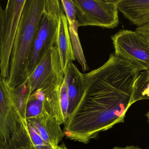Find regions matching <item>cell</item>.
<instances>
[{
  "label": "cell",
  "instance_id": "9",
  "mask_svg": "<svg viewBox=\"0 0 149 149\" xmlns=\"http://www.w3.org/2000/svg\"><path fill=\"white\" fill-rule=\"evenodd\" d=\"M35 129L40 137L56 149L65 136L61 124L56 118L44 114L38 117L26 120Z\"/></svg>",
  "mask_w": 149,
  "mask_h": 149
},
{
  "label": "cell",
  "instance_id": "11",
  "mask_svg": "<svg viewBox=\"0 0 149 149\" xmlns=\"http://www.w3.org/2000/svg\"><path fill=\"white\" fill-rule=\"evenodd\" d=\"M57 46L59 52L62 70L66 72L70 62L75 60L71 40L69 32V24L64 12L59 17L57 36Z\"/></svg>",
  "mask_w": 149,
  "mask_h": 149
},
{
  "label": "cell",
  "instance_id": "16",
  "mask_svg": "<svg viewBox=\"0 0 149 149\" xmlns=\"http://www.w3.org/2000/svg\"><path fill=\"white\" fill-rule=\"evenodd\" d=\"M78 28L79 26L77 22L73 25H69V32L74 57L81 66L82 71L85 72L88 70V67L79 38Z\"/></svg>",
  "mask_w": 149,
  "mask_h": 149
},
{
  "label": "cell",
  "instance_id": "22",
  "mask_svg": "<svg viewBox=\"0 0 149 149\" xmlns=\"http://www.w3.org/2000/svg\"><path fill=\"white\" fill-rule=\"evenodd\" d=\"M112 149H142L139 147H136V146H127L124 148H122V147H116L115 148H113Z\"/></svg>",
  "mask_w": 149,
  "mask_h": 149
},
{
  "label": "cell",
  "instance_id": "3",
  "mask_svg": "<svg viewBox=\"0 0 149 149\" xmlns=\"http://www.w3.org/2000/svg\"><path fill=\"white\" fill-rule=\"evenodd\" d=\"M31 147L27 123L20 114L7 79L0 76V149Z\"/></svg>",
  "mask_w": 149,
  "mask_h": 149
},
{
  "label": "cell",
  "instance_id": "4",
  "mask_svg": "<svg viewBox=\"0 0 149 149\" xmlns=\"http://www.w3.org/2000/svg\"><path fill=\"white\" fill-rule=\"evenodd\" d=\"M63 12L61 1L45 0L43 12L29 67V77L47 51L57 43L59 17Z\"/></svg>",
  "mask_w": 149,
  "mask_h": 149
},
{
  "label": "cell",
  "instance_id": "2",
  "mask_svg": "<svg viewBox=\"0 0 149 149\" xmlns=\"http://www.w3.org/2000/svg\"><path fill=\"white\" fill-rule=\"evenodd\" d=\"M45 0H26L10 59L8 84L16 87L29 77L34 43L43 12Z\"/></svg>",
  "mask_w": 149,
  "mask_h": 149
},
{
  "label": "cell",
  "instance_id": "14",
  "mask_svg": "<svg viewBox=\"0 0 149 149\" xmlns=\"http://www.w3.org/2000/svg\"><path fill=\"white\" fill-rule=\"evenodd\" d=\"M44 92L41 89H38L31 94L26 108V120L47 114L45 111L44 107Z\"/></svg>",
  "mask_w": 149,
  "mask_h": 149
},
{
  "label": "cell",
  "instance_id": "12",
  "mask_svg": "<svg viewBox=\"0 0 149 149\" xmlns=\"http://www.w3.org/2000/svg\"><path fill=\"white\" fill-rule=\"evenodd\" d=\"M117 5L118 11L137 27L149 19V0H117Z\"/></svg>",
  "mask_w": 149,
  "mask_h": 149
},
{
  "label": "cell",
  "instance_id": "25",
  "mask_svg": "<svg viewBox=\"0 0 149 149\" xmlns=\"http://www.w3.org/2000/svg\"><path fill=\"white\" fill-rule=\"evenodd\" d=\"M21 149H31V147H24V148H22Z\"/></svg>",
  "mask_w": 149,
  "mask_h": 149
},
{
  "label": "cell",
  "instance_id": "5",
  "mask_svg": "<svg viewBox=\"0 0 149 149\" xmlns=\"http://www.w3.org/2000/svg\"><path fill=\"white\" fill-rule=\"evenodd\" d=\"M78 26H95L113 29L119 23L116 1L72 0Z\"/></svg>",
  "mask_w": 149,
  "mask_h": 149
},
{
  "label": "cell",
  "instance_id": "6",
  "mask_svg": "<svg viewBox=\"0 0 149 149\" xmlns=\"http://www.w3.org/2000/svg\"><path fill=\"white\" fill-rule=\"evenodd\" d=\"M31 93L42 89L61 90L64 80L57 43L45 54L28 78Z\"/></svg>",
  "mask_w": 149,
  "mask_h": 149
},
{
  "label": "cell",
  "instance_id": "21",
  "mask_svg": "<svg viewBox=\"0 0 149 149\" xmlns=\"http://www.w3.org/2000/svg\"><path fill=\"white\" fill-rule=\"evenodd\" d=\"M3 10L0 3V59L1 55V36L2 30L3 19Z\"/></svg>",
  "mask_w": 149,
  "mask_h": 149
},
{
  "label": "cell",
  "instance_id": "10",
  "mask_svg": "<svg viewBox=\"0 0 149 149\" xmlns=\"http://www.w3.org/2000/svg\"><path fill=\"white\" fill-rule=\"evenodd\" d=\"M64 80L68 87L69 116L76 108L82 98L85 91V84L83 74L72 62H70L67 66Z\"/></svg>",
  "mask_w": 149,
  "mask_h": 149
},
{
  "label": "cell",
  "instance_id": "23",
  "mask_svg": "<svg viewBox=\"0 0 149 149\" xmlns=\"http://www.w3.org/2000/svg\"><path fill=\"white\" fill-rule=\"evenodd\" d=\"M56 149H68L67 148V147L65 146V145L63 143V144H61L60 146H58L57 148Z\"/></svg>",
  "mask_w": 149,
  "mask_h": 149
},
{
  "label": "cell",
  "instance_id": "24",
  "mask_svg": "<svg viewBox=\"0 0 149 149\" xmlns=\"http://www.w3.org/2000/svg\"><path fill=\"white\" fill-rule=\"evenodd\" d=\"M146 116H147V118H148V122L149 125V111L146 114Z\"/></svg>",
  "mask_w": 149,
  "mask_h": 149
},
{
  "label": "cell",
  "instance_id": "19",
  "mask_svg": "<svg viewBox=\"0 0 149 149\" xmlns=\"http://www.w3.org/2000/svg\"><path fill=\"white\" fill-rule=\"evenodd\" d=\"M61 2L69 25H73L77 21L76 8L72 0H61Z\"/></svg>",
  "mask_w": 149,
  "mask_h": 149
},
{
  "label": "cell",
  "instance_id": "8",
  "mask_svg": "<svg viewBox=\"0 0 149 149\" xmlns=\"http://www.w3.org/2000/svg\"><path fill=\"white\" fill-rule=\"evenodd\" d=\"M26 1L9 0L3 10L0 76L6 79L9 77L10 54Z\"/></svg>",
  "mask_w": 149,
  "mask_h": 149
},
{
  "label": "cell",
  "instance_id": "7",
  "mask_svg": "<svg viewBox=\"0 0 149 149\" xmlns=\"http://www.w3.org/2000/svg\"><path fill=\"white\" fill-rule=\"evenodd\" d=\"M114 54L141 71L149 69V42L137 31L122 29L111 37Z\"/></svg>",
  "mask_w": 149,
  "mask_h": 149
},
{
  "label": "cell",
  "instance_id": "20",
  "mask_svg": "<svg viewBox=\"0 0 149 149\" xmlns=\"http://www.w3.org/2000/svg\"><path fill=\"white\" fill-rule=\"evenodd\" d=\"M135 31L149 42V22L137 27Z\"/></svg>",
  "mask_w": 149,
  "mask_h": 149
},
{
  "label": "cell",
  "instance_id": "1",
  "mask_svg": "<svg viewBox=\"0 0 149 149\" xmlns=\"http://www.w3.org/2000/svg\"><path fill=\"white\" fill-rule=\"evenodd\" d=\"M141 71L131 62L112 53L103 65L83 74L84 94L64 124L65 136L87 143L99 133L124 122Z\"/></svg>",
  "mask_w": 149,
  "mask_h": 149
},
{
  "label": "cell",
  "instance_id": "17",
  "mask_svg": "<svg viewBox=\"0 0 149 149\" xmlns=\"http://www.w3.org/2000/svg\"><path fill=\"white\" fill-rule=\"evenodd\" d=\"M31 143V149H56L45 141L31 125L26 122Z\"/></svg>",
  "mask_w": 149,
  "mask_h": 149
},
{
  "label": "cell",
  "instance_id": "18",
  "mask_svg": "<svg viewBox=\"0 0 149 149\" xmlns=\"http://www.w3.org/2000/svg\"><path fill=\"white\" fill-rule=\"evenodd\" d=\"M60 103L62 110L63 118L65 123L68 117V109L69 106V99L68 95V87L65 80L63 82L61 87L60 93Z\"/></svg>",
  "mask_w": 149,
  "mask_h": 149
},
{
  "label": "cell",
  "instance_id": "15",
  "mask_svg": "<svg viewBox=\"0 0 149 149\" xmlns=\"http://www.w3.org/2000/svg\"><path fill=\"white\" fill-rule=\"evenodd\" d=\"M142 100H149V69L141 72L136 78L130 105Z\"/></svg>",
  "mask_w": 149,
  "mask_h": 149
},
{
  "label": "cell",
  "instance_id": "13",
  "mask_svg": "<svg viewBox=\"0 0 149 149\" xmlns=\"http://www.w3.org/2000/svg\"><path fill=\"white\" fill-rule=\"evenodd\" d=\"M9 90L13 101L23 119L25 120L26 108L29 98L31 94L30 86L28 79L21 85L12 87L9 85Z\"/></svg>",
  "mask_w": 149,
  "mask_h": 149
}]
</instances>
